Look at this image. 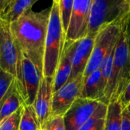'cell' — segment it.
<instances>
[{"label": "cell", "instance_id": "1", "mask_svg": "<svg viewBox=\"0 0 130 130\" xmlns=\"http://www.w3.org/2000/svg\"><path fill=\"white\" fill-rule=\"evenodd\" d=\"M50 15L51 7L38 12L30 9L10 23L12 35L22 54L34 63L42 74Z\"/></svg>", "mask_w": 130, "mask_h": 130}, {"label": "cell", "instance_id": "2", "mask_svg": "<svg viewBox=\"0 0 130 130\" xmlns=\"http://www.w3.org/2000/svg\"><path fill=\"white\" fill-rule=\"evenodd\" d=\"M114 53L112 74L105 92L106 104L117 100L130 82V45L122 28Z\"/></svg>", "mask_w": 130, "mask_h": 130}, {"label": "cell", "instance_id": "3", "mask_svg": "<svg viewBox=\"0 0 130 130\" xmlns=\"http://www.w3.org/2000/svg\"><path fill=\"white\" fill-rule=\"evenodd\" d=\"M65 41L66 33L63 30L60 18V2L53 0L45 41L43 68L44 77L54 78Z\"/></svg>", "mask_w": 130, "mask_h": 130}, {"label": "cell", "instance_id": "4", "mask_svg": "<svg viewBox=\"0 0 130 130\" xmlns=\"http://www.w3.org/2000/svg\"><path fill=\"white\" fill-rule=\"evenodd\" d=\"M0 69L15 77L17 90L25 104L22 52L12 35L10 23L2 18H0Z\"/></svg>", "mask_w": 130, "mask_h": 130}, {"label": "cell", "instance_id": "5", "mask_svg": "<svg viewBox=\"0 0 130 130\" xmlns=\"http://www.w3.org/2000/svg\"><path fill=\"white\" fill-rule=\"evenodd\" d=\"M130 12V0H93L88 36H96L103 28L121 21Z\"/></svg>", "mask_w": 130, "mask_h": 130}, {"label": "cell", "instance_id": "6", "mask_svg": "<svg viewBox=\"0 0 130 130\" xmlns=\"http://www.w3.org/2000/svg\"><path fill=\"white\" fill-rule=\"evenodd\" d=\"M121 21L116 22L103 28L96 34L92 54L84 74V77L101 68L106 57L115 48L120 34Z\"/></svg>", "mask_w": 130, "mask_h": 130}, {"label": "cell", "instance_id": "7", "mask_svg": "<svg viewBox=\"0 0 130 130\" xmlns=\"http://www.w3.org/2000/svg\"><path fill=\"white\" fill-rule=\"evenodd\" d=\"M93 0H74L72 15L66 34L67 41H77L87 36Z\"/></svg>", "mask_w": 130, "mask_h": 130}, {"label": "cell", "instance_id": "8", "mask_svg": "<svg viewBox=\"0 0 130 130\" xmlns=\"http://www.w3.org/2000/svg\"><path fill=\"white\" fill-rule=\"evenodd\" d=\"M83 83L84 76H79L53 93L51 116H64L74 102L80 97Z\"/></svg>", "mask_w": 130, "mask_h": 130}, {"label": "cell", "instance_id": "9", "mask_svg": "<svg viewBox=\"0 0 130 130\" xmlns=\"http://www.w3.org/2000/svg\"><path fill=\"white\" fill-rule=\"evenodd\" d=\"M100 103L89 99H77L63 116L66 130H78L92 116Z\"/></svg>", "mask_w": 130, "mask_h": 130}, {"label": "cell", "instance_id": "10", "mask_svg": "<svg viewBox=\"0 0 130 130\" xmlns=\"http://www.w3.org/2000/svg\"><path fill=\"white\" fill-rule=\"evenodd\" d=\"M96 36H86L74 41L72 54V71L68 81L79 76H84L86 68L90 61Z\"/></svg>", "mask_w": 130, "mask_h": 130}, {"label": "cell", "instance_id": "11", "mask_svg": "<svg viewBox=\"0 0 130 130\" xmlns=\"http://www.w3.org/2000/svg\"><path fill=\"white\" fill-rule=\"evenodd\" d=\"M43 74L34 63L22 54V79L25 90V105H33Z\"/></svg>", "mask_w": 130, "mask_h": 130}, {"label": "cell", "instance_id": "12", "mask_svg": "<svg viewBox=\"0 0 130 130\" xmlns=\"http://www.w3.org/2000/svg\"><path fill=\"white\" fill-rule=\"evenodd\" d=\"M54 78L42 77L35 101L33 104L40 127L51 116L53 98Z\"/></svg>", "mask_w": 130, "mask_h": 130}, {"label": "cell", "instance_id": "13", "mask_svg": "<svg viewBox=\"0 0 130 130\" xmlns=\"http://www.w3.org/2000/svg\"><path fill=\"white\" fill-rule=\"evenodd\" d=\"M106 87L107 84L103 78L101 69H99L87 77H84V83L80 98L96 100L106 104L105 97Z\"/></svg>", "mask_w": 130, "mask_h": 130}, {"label": "cell", "instance_id": "14", "mask_svg": "<svg viewBox=\"0 0 130 130\" xmlns=\"http://www.w3.org/2000/svg\"><path fill=\"white\" fill-rule=\"evenodd\" d=\"M73 42L74 41H65L61 57L54 77V93L66 84L71 77L72 71Z\"/></svg>", "mask_w": 130, "mask_h": 130}, {"label": "cell", "instance_id": "15", "mask_svg": "<svg viewBox=\"0 0 130 130\" xmlns=\"http://www.w3.org/2000/svg\"><path fill=\"white\" fill-rule=\"evenodd\" d=\"M24 105V101L17 90L15 80L5 97L0 102V124Z\"/></svg>", "mask_w": 130, "mask_h": 130}, {"label": "cell", "instance_id": "16", "mask_svg": "<svg viewBox=\"0 0 130 130\" xmlns=\"http://www.w3.org/2000/svg\"><path fill=\"white\" fill-rule=\"evenodd\" d=\"M123 110L119 100L112 101L107 105L105 130H122Z\"/></svg>", "mask_w": 130, "mask_h": 130}, {"label": "cell", "instance_id": "17", "mask_svg": "<svg viewBox=\"0 0 130 130\" xmlns=\"http://www.w3.org/2000/svg\"><path fill=\"white\" fill-rule=\"evenodd\" d=\"M107 105L100 103L92 116L78 130H105Z\"/></svg>", "mask_w": 130, "mask_h": 130}, {"label": "cell", "instance_id": "18", "mask_svg": "<svg viewBox=\"0 0 130 130\" xmlns=\"http://www.w3.org/2000/svg\"><path fill=\"white\" fill-rule=\"evenodd\" d=\"M19 130H40V123L33 105H23Z\"/></svg>", "mask_w": 130, "mask_h": 130}, {"label": "cell", "instance_id": "19", "mask_svg": "<svg viewBox=\"0 0 130 130\" xmlns=\"http://www.w3.org/2000/svg\"><path fill=\"white\" fill-rule=\"evenodd\" d=\"M38 1V0H16L8 12L2 17V19L7 21L9 23H12L23 13L31 9V7Z\"/></svg>", "mask_w": 130, "mask_h": 130}, {"label": "cell", "instance_id": "20", "mask_svg": "<svg viewBox=\"0 0 130 130\" xmlns=\"http://www.w3.org/2000/svg\"><path fill=\"white\" fill-rule=\"evenodd\" d=\"M74 6V0H60V12L62 21V25L65 33L67 34Z\"/></svg>", "mask_w": 130, "mask_h": 130}, {"label": "cell", "instance_id": "21", "mask_svg": "<svg viewBox=\"0 0 130 130\" xmlns=\"http://www.w3.org/2000/svg\"><path fill=\"white\" fill-rule=\"evenodd\" d=\"M22 106L0 124V130H19Z\"/></svg>", "mask_w": 130, "mask_h": 130}, {"label": "cell", "instance_id": "22", "mask_svg": "<svg viewBox=\"0 0 130 130\" xmlns=\"http://www.w3.org/2000/svg\"><path fill=\"white\" fill-rule=\"evenodd\" d=\"M40 130H66L63 116H51L40 127Z\"/></svg>", "mask_w": 130, "mask_h": 130}, {"label": "cell", "instance_id": "23", "mask_svg": "<svg viewBox=\"0 0 130 130\" xmlns=\"http://www.w3.org/2000/svg\"><path fill=\"white\" fill-rule=\"evenodd\" d=\"M15 80L12 74L0 70V102L5 97Z\"/></svg>", "mask_w": 130, "mask_h": 130}, {"label": "cell", "instance_id": "24", "mask_svg": "<svg viewBox=\"0 0 130 130\" xmlns=\"http://www.w3.org/2000/svg\"><path fill=\"white\" fill-rule=\"evenodd\" d=\"M118 100H119L123 109L130 104V82Z\"/></svg>", "mask_w": 130, "mask_h": 130}, {"label": "cell", "instance_id": "25", "mask_svg": "<svg viewBox=\"0 0 130 130\" xmlns=\"http://www.w3.org/2000/svg\"><path fill=\"white\" fill-rule=\"evenodd\" d=\"M16 0H1L0 2V18L3 17Z\"/></svg>", "mask_w": 130, "mask_h": 130}, {"label": "cell", "instance_id": "26", "mask_svg": "<svg viewBox=\"0 0 130 130\" xmlns=\"http://www.w3.org/2000/svg\"><path fill=\"white\" fill-rule=\"evenodd\" d=\"M121 25L122 28L125 31L130 45V12L121 20Z\"/></svg>", "mask_w": 130, "mask_h": 130}, {"label": "cell", "instance_id": "27", "mask_svg": "<svg viewBox=\"0 0 130 130\" xmlns=\"http://www.w3.org/2000/svg\"><path fill=\"white\" fill-rule=\"evenodd\" d=\"M122 130H130V112L123 110V122Z\"/></svg>", "mask_w": 130, "mask_h": 130}, {"label": "cell", "instance_id": "28", "mask_svg": "<svg viewBox=\"0 0 130 130\" xmlns=\"http://www.w3.org/2000/svg\"><path fill=\"white\" fill-rule=\"evenodd\" d=\"M125 109L126 111H128V112H130V104H129V105H128V106Z\"/></svg>", "mask_w": 130, "mask_h": 130}, {"label": "cell", "instance_id": "29", "mask_svg": "<svg viewBox=\"0 0 130 130\" xmlns=\"http://www.w3.org/2000/svg\"><path fill=\"white\" fill-rule=\"evenodd\" d=\"M56 1H58V2H60V0H56Z\"/></svg>", "mask_w": 130, "mask_h": 130}, {"label": "cell", "instance_id": "30", "mask_svg": "<svg viewBox=\"0 0 130 130\" xmlns=\"http://www.w3.org/2000/svg\"><path fill=\"white\" fill-rule=\"evenodd\" d=\"M0 2H1V0H0Z\"/></svg>", "mask_w": 130, "mask_h": 130}, {"label": "cell", "instance_id": "31", "mask_svg": "<svg viewBox=\"0 0 130 130\" xmlns=\"http://www.w3.org/2000/svg\"><path fill=\"white\" fill-rule=\"evenodd\" d=\"M0 70H1V69H0Z\"/></svg>", "mask_w": 130, "mask_h": 130}]
</instances>
